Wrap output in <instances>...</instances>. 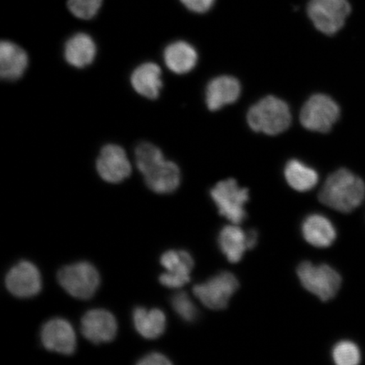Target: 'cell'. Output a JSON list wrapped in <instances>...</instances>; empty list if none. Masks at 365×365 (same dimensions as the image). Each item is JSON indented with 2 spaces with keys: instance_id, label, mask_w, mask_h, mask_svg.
Here are the masks:
<instances>
[{
  "instance_id": "d6986e66",
  "label": "cell",
  "mask_w": 365,
  "mask_h": 365,
  "mask_svg": "<svg viewBox=\"0 0 365 365\" xmlns=\"http://www.w3.org/2000/svg\"><path fill=\"white\" fill-rule=\"evenodd\" d=\"M97 56V45L88 34L79 33L66 41L63 57L72 67L83 68L89 66Z\"/></svg>"
},
{
  "instance_id": "f546056e",
  "label": "cell",
  "mask_w": 365,
  "mask_h": 365,
  "mask_svg": "<svg viewBox=\"0 0 365 365\" xmlns=\"http://www.w3.org/2000/svg\"><path fill=\"white\" fill-rule=\"evenodd\" d=\"M249 250H252L257 245L258 232L254 230L247 232Z\"/></svg>"
},
{
  "instance_id": "603a6c76",
  "label": "cell",
  "mask_w": 365,
  "mask_h": 365,
  "mask_svg": "<svg viewBox=\"0 0 365 365\" xmlns=\"http://www.w3.org/2000/svg\"><path fill=\"white\" fill-rule=\"evenodd\" d=\"M284 176L291 188L299 192L312 190L319 181L317 172L298 159H292L286 164Z\"/></svg>"
},
{
  "instance_id": "277c9868",
  "label": "cell",
  "mask_w": 365,
  "mask_h": 365,
  "mask_svg": "<svg viewBox=\"0 0 365 365\" xmlns=\"http://www.w3.org/2000/svg\"><path fill=\"white\" fill-rule=\"evenodd\" d=\"M211 197L219 214L239 225L247 217L245 205L249 202L248 189L242 188L234 179L218 182L211 190Z\"/></svg>"
},
{
  "instance_id": "6da1fadb",
  "label": "cell",
  "mask_w": 365,
  "mask_h": 365,
  "mask_svg": "<svg viewBox=\"0 0 365 365\" xmlns=\"http://www.w3.org/2000/svg\"><path fill=\"white\" fill-rule=\"evenodd\" d=\"M364 199L365 182L346 168L332 173L319 193V202L342 213L352 212Z\"/></svg>"
},
{
  "instance_id": "5b68a950",
  "label": "cell",
  "mask_w": 365,
  "mask_h": 365,
  "mask_svg": "<svg viewBox=\"0 0 365 365\" xmlns=\"http://www.w3.org/2000/svg\"><path fill=\"white\" fill-rule=\"evenodd\" d=\"M58 284L68 294L79 299H89L100 285L99 273L89 262L68 264L58 272Z\"/></svg>"
},
{
  "instance_id": "4fadbf2b",
  "label": "cell",
  "mask_w": 365,
  "mask_h": 365,
  "mask_svg": "<svg viewBox=\"0 0 365 365\" xmlns=\"http://www.w3.org/2000/svg\"><path fill=\"white\" fill-rule=\"evenodd\" d=\"M81 330L86 339L93 344H106L115 339L118 324L115 317L108 310L91 309L82 317Z\"/></svg>"
},
{
  "instance_id": "5bb4252c",
  "label": "cell",
  "mask_w": 365,
  "mask_h": 365,
  "mask_svg": "<svg viewBox=\"0 0 365 365\" xmlns=\"http://www.w3.org/2000/svg\"><path fill=\"white\" fill-rule=\"evenodd\" d=\"M241 93L240 81L235 77L222 76L209 82L205 90V103L211 111H217L226 105L234 103Z\"/></svg>"
},
{
  "instance_id": "2e32d148",
  "label": "cell",
  "mask_w": 365,
  "mask_h": 365,
  "mask_svg": "<svg viewBox=\"0 0 365 365\" xmlns=\"http://www.w3.org/2000/svg\"><path fill=\"white\" fill-rule=\"evenodd\" d=\"M130 84L136 93L148 99H157L163 86L161 68L153 62L141 63L131 73Z\"/></svg>"
},
{
  "instance_id": "d4e9b609",
  "label": "cell",
  "mask_w": 365,
  "mask_h": 365,
  "mask_svg": "<svg viewBox=\"0 0 365 365\" xmlns=\"http://www.w3.org/2000/svg\"><path fill=\"white\" fill-rule=\"evenodd\" d=\"M331 357L337 365H356L361 361V352L354 341L344 340L333 346Z\"/></svg>"
},
{
  "instance_id": "7a4b0ae2",
  "label": "cell",
  "mask_w": 365,
  "mask_h": 365,
  "mask_svg": "<svg viewBox=\"0 0 365 365\" xmlns=\"http://www.w3.org/2000/svg\"><path fill=\"white\" fill-rule=\"evenodd\" d=\"M292 115L289 105L274 96L259 100L250 108L247 122L255 132L276 135L289 129Z\"/></svg>"
},
{
  "instance_id": "30bf717a",
  "label": "cell",
  "mask_w": 365,
  "mask_h": 365,
  "mask_svg": "<svg viewBox=\"0 0 365 365\" xmlns=\"http://www.w3.org/2000/svg\"><path fill=\"white\" fill-rule=\"evenodd\" d=\"M162 266L166 269L159 277V281L168 289H180L190 281L195 262L185 250H168L160 259Z\"/></svg>"
},
{
  "instance_id": "7402d4cb",
  "label": "cell",
  "mask_w": 365,
  "mask_h": 365,
  "mask_svg": "<svg viewBox=\"0 0 365 365\" xmlns=\"http://www.w3.org/2000/svg\"><path fill=\"white\" fill-rule=\"evenodd\" d=\"M132 319L135 330L145 339H157L166 330L167 319L161 309L136 307Z\"/></svg>"
},
{
  "instance_id": "ffe728a7",
  "label": "cell",
  "mask_w": 365,
  "mask_h": 365,
  "mask_svg": "<svg viewBox=\"0 0 365 365\" xmlns=\"http://www.w3.org/2000/svg\"><path fill=\"white\" fill-rule=\"evenodd\" d=\"M163 59L168 70L178 75H185L195 67L198 53L192 45L185 41H177L164 49Z\"/></svg>"
},
{
  "instance_id": "cb8c5ba5",
  "label": "cell",
  "mask_w": 365,
  "mask_h": 365,
  "mask_svg": "<svg viewBox=\"0 0 365 365\" xmlns=\"http://www.w3.org/2000/svg\"><path fill=\"white\" fill-rule=\"evenodd\" d=\"M136 167L143 175L153 170L165 158L163 153L156 145L143 143L137 145L135 150Z\"/></svg>"
},
{
  "instance_id": "f1b7e54d",
  "label": "cell",
  "mask_w": 365,
  "mask_h": 365,
  "mask_svg": "<svg viewBox=\"0 0 365 365\" xmlns=\"http://www.w3.org/2000/svg\"><path fill=\"white\" fill-rule=\"evenodd\" d=\"M137 364L140 365H170L172 362L161 353H150L141 358Z\"/></svg>"
},
{
  "instance_id": "52a82bcc",
  "label": "cell",
  "mask_w": 365,
  "mask_h": 365,
  "mask_svg": "<svg viewBox=\"0 0 365 365\" xmlns=\"http://www.w3.org/2000/svg\"><path fill=\"white\" fill-rule=\"evenodd\" d=\"M351 13L348 0H310L308 15L321 33L334 35L344 27Z\"/></svg>"
},
{
  "instance_id": "484cf974",
  "label": "cell",
  "mask_w": 365,
  "mask_h": 365,
  "mask_svg": "<svg viewBox=\"0 0 365 365\" xmlns=\"http://www.w3.org/2000/svg\"><path fill=\"white\" fill-rule=\"evenodd\" d=\"M172 307L180 318L187 322H192L198 317V309L185 292H180L173 296Z\"/></svg>"
},
{
  "instance_id": "9c48e42d",
  "label": "cell",
  "mask_w": 365,
  "mask_h": 365,
  "mask_svg": "<svg viewBox=\"0 0 365 365\" xmlns=\"http://www.w3.org/2000/svg\"><path fill=\"white\" fill-rule=\"evenodd\" d=\"M96 168L99 176L111 184L125 181L132 172L131 163L125 149L115 144L104 145L100 150Z\"/></svg>"
},
{
  "instance_id": "7c38bea8",
  "label": "cell",
  "mask_w": 365,
  "mask_h": 365,
  "mask_svg": "<svg viewBox=\"0 0 365 365\" xmlns=\"http://www.w3.org/2000/svg\"><path fill=\"white\" fill-rule=\"evenodd\" d=\"M41 341L44 348L63 355L75 353L76 336L71 324L63 318L46 322L41 330Z\"/></svg>"
},
{
  "instance_id": "e0dca14e",
  "label": "cell",
  "mask_w": 365,
  "mask_h": 365,
  "mask_svg": "<svg viewBox=\"0 0 365 365\" xmlns=\"http://www.w3.org/2000/svg\"><path fill=\"white\" fill-rule=\"evenodd\" d=\"M29 56L24 49L10 41L0 44V76L3 80L15 81L25 74Z\"/></svg>"
},
{
  "instance_id": "ba28073f",
  "label": "cell",
  "mask_w": 365,
  "mask_h": 365,
  "mask_svg": "<svg viewBox=\"0 0 365 365\" xmlns=\"http://www.w3.org/2000/svg\"><path fill=\"white\" fill-rule=\"evenodd\" d=\"M239 286L240 282L234 274L222 272L207 282L194 286L193 294L205 307L220 310L227 307Z\"/></svg>"
},
{
  "instance_id": "8fae6325",
  "label": "cell",
  "mask_w": 365,
  "mask_h": 365,
  "mask_svg": "<svg viewBox=\"0 0 365 365\" xmlns=\"http://www.w3.org/2000/svg\"><path fill=\"white\" fill-rule=\"evenodd\" d=\"M6 285L9 292L17 298H31L42 289V277L34 263L22 261L9 271Z\"/></svg>"
},
{
  "instance_id": "ac0fdd59",
  "label": "cell",
  "mask_w": 365,
  "mask_h": 365,
  "mask_svg": "<svg viewBox=\"0 0 365 365\" xmlns=\"http://www.w3.org/2000/svg\"><path fill=\"white\" fill-rule=\"evenodd\" d=\"M145 185L157 194H170L179 188L181 173L177 164L164 159L144 175Z\"/></svg>"
},
{
  "instance_id": "4316f807",
  "label": "cell",
  "mask_w": 365,
  "mask_h": 365,
  "mask_svg": "<svg viewBox=\"0 0 365 365\" xmlns=\"http://www.w3.org/2000/svg\"><path fill=\"white\" fill-rule=\"evenodd\" d=\"M103 0H68V10L81 20H90L97 15Z\"/></svg>"
},
{
  "instance_id": "83f0119b",
  "label": "cell",
  "mask_w": 365,
  "mask_h": 365,
  "mask_svg": "<svg viewBox=\"0 0 365 365\" xmlns=\"http://www.w3.org/2000/svg\"><path fill=\"white\" fill-rule=\"evenodd\" d=\"M180 1L190 11L202 14L207 12L212 7L215 0H180Z\"/></svg>"
},
{
  "instance_id": "44dd1931",
  "label": "cell",
  "mask_w": 365,
  "mask_h": 365,
  "mask_svg": "<svg viewBox=\"0 0 365 365\" xmlns=\"http://www.w3.org/2000/svg\"><path fill=\"white\" fill-rule=\"evenodd\" d=\"M217 243L228 262L238 263L243 258L245 251L249 250L247 232L232 223V225L223 227L219 232Z\"/></svg>"
},
{
  "instance_id": "3957f363",
  "label": "cell",
  "mask_w": 365,
  "mask_h": 365,
  "mask_svg": "<svg viewBox=\"0 0 365 365\" xmlns=\"http://www.w3.org/2000/svg\"><path fill=\"white\" fill-rule=\"evenodd\" d=\"M297 274L304 289L324 302L334 298L341 285L340 274L326 264L316 266L304 262L299 264Z\"/></svg>"
},
{
  "instance_id": "8992f818",
  "label": "cell",
  "mask_w": 365,
  "mask_h": 365,
  "mask_svg": "<svg viewBox=\"0 0 365 365\" xmlns=\"http://www.w3.org/2000/svg\"><path fill=\"white\" fill-rule=\"evenodd\" d=\"M340 117V108L325 94H316L304 103L300 113L301 124L310 131L327 133Z\"/></svg>"
},
{
  "instance_id": "9a60e30c",
  "label": "cell",
  "mask_w": 365,
  "mask_h": 365,
  "mask_svg": "<svg viewBox=\"0 0 365 365\" xmlns=\"http://www.w3.org/2000/svg\"><path fill=\"white\" fill-rule=\"evenodd\" d=\"M301 232L305 241L317 248H327L334 243L336 230L329 218L322 214H310L304 219Z\"/></svg>"
}]
</instances>
